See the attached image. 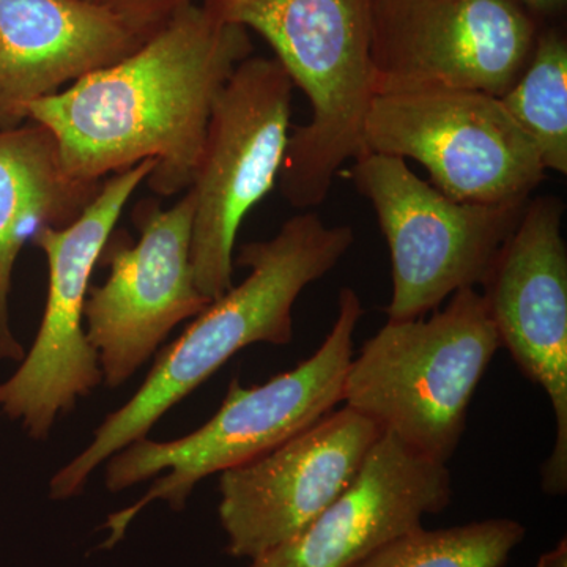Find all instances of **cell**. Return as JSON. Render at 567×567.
<instances>
[{"mask_svg":"<svg viewBox=\"0 0 567 567\" xmlns=\"http://www.w3.org/2000/svg\"><path fill=\"white\" fill-rule=\"evenodd\" d=\"M251 54L248 29L193 3L121 62L29 104L28 122L54 134L70 177L103 182L153 159L148 188L175 196L193 185L216 96Z\"/></svg>","mask_w":567,"mask_h":567,"instance_id":"cell-1","label":"cell"},{"mask_svg":"<svg viewBox=\"0 0 567 567\" xmlns=\"http://www.w3.org/2000/svg\"><path fill=\"white\" fill-rule=\"evenodd\" d=\"M354 241L346 224L328 226L315 213L293 216L270 240L241 246L248 278L213 300L173 344L164 347L137 393L110 413L92 442L50 483L52 499L81 495L89 477L123 447L147 436L164 413L252 344L286 346L293 306L309 286L341 262Z\"/></svg>","mask_w":567,"mask_h":567,"instance_id":"cell-2","label":"cell"},{"mask_svg":"<svg viewBox=\"0 0 567 567\" xmlns=\"http://www.w3.org/2000/svg\"><path fill=\"white\" fill-rule=\"evenodd\" d=\"M364 315L360 297L350 287L339 292L330 333L311 358L262 383L245 388L237 379L215 416L192 434L169 442L137 440L106 462L112 494L158 477L134 505L111 514L103 547L125 536L130 524L153 502L185 509L194 487L205 477L248 464L319 423L341 404L353 360V334Z\"/></svg>","mask_w":567,"mask_h":567,"instance_id":"cell-3","label":"cell"},{"mask_svg":"<svg viewBox=\"0 0 567 567\" xmlns=\"http://www.w3.org/2000/svg\"><path fill=\"white\" fill-rule=\"evenodd\" d=\"M219 20L262 35L311 121L290 134L278 183L295 208L319 207L336 175L364 152L372 89L374 0H204Z\"/></svg>","mask_w":567,"mask_h":567,"instance_id":"cell-4","label":"cell"},{"mask_svg":"<svg viewBox=\"0 0 567 567\" xmlns=\"http://www.w3.org/2000/svg\"><path fill=\"white\" fill-rule=\"evenodd\" d=\"M498 349L483 293L458 290L435 315L388 320L353 357L342 402L382 434L447 464Z\"/></svg>","mask_w":567,"mask_h":567,"instance_id":"cell-5","label":"cell"},{"mask_svg":"<svg viewBox=\"0 0 567 567\" xmlns=\"http://www.w3.org/2000/svg\"><path fill=\"white\" fill-rule=\"evenodd\" d=\"M347 175L374 207L390 248L388 320L427 316L458 290L483 286L528 204L457 203L382 153H361Z\"/></svg>","mask_w":567,"mask_h":567,"instance_id":"cell-6","label":"cell"},{"mask_svg":"<svg viewBox=\"0 0 567 567\" xmlns=\"http://www.w3.org/2000/svg\"><path fill=\"white\" fill-rule=\"evenodd\" d=\"M293 82L278 59H245L213 103L194 174V281L213 301L234 286V246L249 212L278 183Z\"/></svg>","mask_w":567,"mask_h":567,"instance_id":"cell-7","label":"cell"},{"mask_svg":"<svg viewBox=\"0 0 567 567\" xmlns=\"http://www.w3.org/2000/svg\"><path fill=\"white\" fill-rule=\"evenodd\" d=\"M153 169L155 162L145 159L112 174L73 223L41 227L32 237L48 259L47 308L32 349L0 383V413L20 421L33 440H47L58 417L103 382L99 357L85 334V300L123 208Z\"/></svg>","mask_w":567,"mask_h":567,"instance_id":"cell-8","label":"cell"},{"mask_svg":"<svg viewBox=\"0 0 567 567\" xmlns=\"http://www.w3.org/2000/svg\"><path fill=\"white\" fill-rule=\"evenodd\" d=\"M363 144L364 152L420 163L457 203L524 205L546 177L536 145L502 100L484 92L375 95Z\"/></svg>","mask_w":567,"mask_h":567,"instance_id":"cell-9","label":"cell"},{"mask_svg":"<svg viewBox=\"0 0 567 567\" xmlns=\"http://www.w3.org/2000/svg\"><path fill=\"white\" fill-rule=\"evenodd\" d=\"M536 22L517 0H374V95H503L527 65Z\"/></svg>","mask_w":567,"mask_h":567,"instance_id":"cell-10","label":"cell"},{"mask_svg":"<svg viewBox=\"0 0 567 567\" xmlns=\"http://www.w3.org/2000/svg\"><path fill=\"white\" fill-rule=\"evenodd\" d=\"M193 216L192 188L167 210L145 199L134 208L136 244L112 233L104 245L100 262L110 276L89 290L84 328L110 388L132 379L177 324L212 303L194 281Z\"/></svg>","mask_w":567,"mask_h":567,"instance_id":"cell-11","label":"cell"},{"mask_svg":"<svg viewBox=\"0 0 567 567\" xmlns=\"http://www.w3.org/2000/svg\"><path fill=\"white\" fill-rule=\"evenodd\" d=\"M565 204L529 199L516 229L496 256L483 297L499 344L529 382L543 388L557 435L543 466L548 495L567 492V249Z\"/></svg>","mask_w":567,"mask_h":567,"instance_id":"cell-12","label":"cell"},{"mask_svg":"<svg viewBox=\"0 0 567 567\" xmlns=\"http://www.w3.org/2000/svg\"><path fill=\"white\" fill-rule=\"evenodd\" d=\"M382 432L349 406L248 464L219 475L230 557L249 561L292 540L333 503Z\"/></svg>","mask_w":567,"mask_h":567,"instance_id":"cell-13","label":"cell"},{"mask_svg":"<svg viewBox=\"0 0 567 567\" xmlns=\"http://www.w3.org/2000/svg\"><path fill=\"white\" fill-rule=\"evenodd\" d=\"M453 498L447 464L382 434L357 475L309 527L249 567H357L423 527Z\"/></svg>","mask_w":567,"mask_h":567,"instance_id":"cell-14","label":"cell"},{"mask_svg":"<svg viewBox=\"0 0 567 567\" xmlns=\"http://www.w3.org/2000/svg\"><path fill=\"white\" fill-rule=\"evenodd\" d=\"M147 39L89 0H0V132L28 106L121 62Z\"/></svg>","mask_w":567,"mask_h":567,"instance_id":"cell-15","label":"cell"},{"mask_svg":"<svg viewBox=\"0 0 567 567\" xmlns=\"http://www.w3.org/2000/svg\"><path fill=\"white\" fill-rule=\"evenodd\" d=\"M103 182L70 177L54 134L39 123L0 132V360L24 358L9 322L11 276L22 246L41 227L73 223Z\"/></svg>","mask_w":567,"mask_h":567,"instance_id":"cell-16","label":"cell"},{"mask_svg":"<svg viewBox=\"0 0 567 567\" xmlns=\"http://www.w3.org/2000/svg\"><path fill=\"white\" fill-rule=\"evenodd\" d=\"M527 133L546 171L567 174V40L559 29L537 32L527 65L502 96Z\"/></svg>","mask_w":567,"mask_h":567,"instance_id":"cell-17","label":"cell"},{"mask_svg":"<svg viewBox=\"0 0 567 567\" xmlns=\"http://www.w3.org/2000/svg\"><path fill=\"white\" fill-rule=\"evenodd\" d=\"M525 533L524 525L513 518H487L443 529L421 527L357 567H503Z\"/></svg>","mask_w":567,"mask_h":567,"instance_id":"cell-18","label":"cell"},{"mask_svg":"<svg viewBox=\"0 0 567 567\" xmlns=\"http://www.w3.org/2000/svg\"><path fill=\"white\" fill-rule=\"evenodd\" d=\"M122 18L134 32L148 39L166 24L177 11L197 3V0H89Z\"/></svg>","mask_w":567,"mask_h":567,"instance_id":"cell-19","label":"cell"},{"mask_svg":"<svg viewBox=\"0 0 567 567\" xmlns=\"http://www.w3.org/2000/svg\"><path fill=\"white\" fill-rule=\"evenodd\" d=\"M529 17H557L566 10L567 0H517Z\"/></svg>","mask_w":567,"mask_h":567,"instance_id":"cell-20","label":"cell"},{"mask_svg":"<svg viewBox=\"0 0 567 567\" xmlns=\"http://www.w3.org/2000/svg\"><path fill=\"white\" fill-rule=\"evenodd\" d=\"M536 567H567L566 539L559 540L557 547L544 554L539 561H537Z\"/></svg>","mask_w":567,"mask_h":567,"instance_id":"cell-21","label":"cell"}]
</instances>
